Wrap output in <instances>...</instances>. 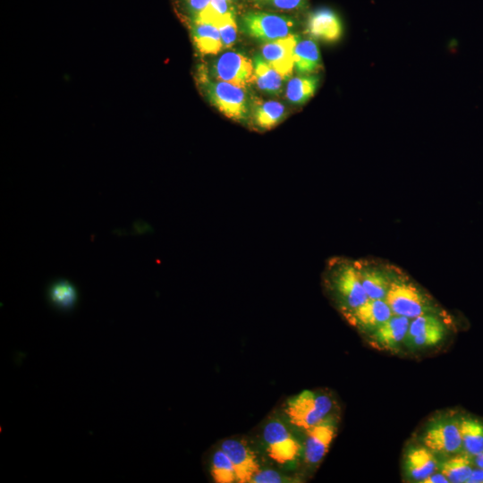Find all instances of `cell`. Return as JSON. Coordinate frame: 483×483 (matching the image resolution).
<instances>
[{
	"label": "cell",
	"instance_id": "1",
	"mask_svg": "<svg viewBox=\"0 0 483 483\" xmlns=\"http://www.w3.org/2000/svg\"><path fill=\"white\" fill-rule=\"evenodd\" d=\"M324 282L343 316L369 300L355 260L343 257L330 258L326 265Z\"/></svg>",
	"mask_w": 483,
	"mask_h": 483
},
{
	"label": "cell",
	"instance_id": "2",
	"mask_svg": "<svg viewBox=\"0 0 483 483\" xmlns=\"http://www.w3.org/2000/svg\"><path fill=\"white\" fill-rule=\"evenodd\" d=\"M333 408L328 394L307 390L288 400L284 412L291 425L305 431L328 418Z\"/></svg>",
	"mask_w": 483,
	"mask_h": 483
},
{
	"label": "cell",
	"instance_id": "3",
	"mask_svg": "<svg viewBox=\"0 0 483 483\" xmlns=\"http://www.w3.org/2000/svg\"><path fill=\"white\" fill-rule=\"evenodd\" d=\"M385 301L394 315L410 319L431 310L428 296L408 277L401 275L399 270L397 275L394 273Z\"/></svg>",
	"mask_w": 483,
	"mask_h": 483
},
{
	"label": "cell",
	"instance_id": "4",
	"mask_svg": "<svg viewBox=\"0 0 483 483\" xmlns=\"http://www.w3.org/2000/svg\"><path fill=\"white\" fill-rule=\"evenodd\" d=\"M262 439L267 455L280 465L295 462L302 451L289 426L278 419L269 420L264 426Z\"/></svg>",
	"mask_w": 483,
	"mask_h": 483
},
{
	"label": "cell",
	"instance_id": "5",
	"mask_svg": "<svg viewBox=\"0 0 483 483\" xmlns=\"http://www.w3.org/2000/svg\"><path fill=\"white\" fill-rule=\"evenodd\" d=\"M210 102L225 116L243 121L248 116V99L243 88L223 80H204Z\"/></svg>",
	"mask_w": 483,
	"mask_h": 483
},
{
	"label": "cell",
	"instance_id": "6",
	"mask_svg": "<svg viewBox=\"0 0 483 483\" xmlns=\"http://www.w3.org/2000/svg\"><path fill=\"white\" fill-rule=\"evenodd\" d=\"M242 26L249 36L267 43L291 35L294 22L277 14L249 13L242 19Z\"/></svg>",
	"mask_w": 483,
	"mask_h": 483
},
{
	"label": "cell",
	"instance_id": "7",
	"mask_svg": "<svg viewBox=\"0 0 483 483\" xmlns=\"http://www.w3.org/2000/svg\"><path fill=\"white\" fill-rule=\"evenodd\" d=\"M216 80L245 89L255 81L254 66L245 55L230 51L219 56L214 64Z\"/></svg>",
	"mask_w": 483,
	"mask_h": 483
},
{
	"label": "cell",
	"instance_id": "8",
	"mask_svg": "<svg viewBox=\"0 0 483 483\" xmlns=\"http://www.w3.org/2000/svg\"><path fill=\"white\" fill-rule=\"evenodd\" d=\"M446 326L442 319L432 313L419 315L410 321L406 339L412 347H432L443 341Z\"/></svg>",
	"mask_w": 483,
	"mask_h": 483
},
{
	"label": "cell",
	"instance_id": "9",
	"mask_svg": "<svg viewBox=\"0 0 483 483\" xmlns=\"http://www.w3.org/2000/svg\"><path fill=\"white\" fill-rule=\"evenodd\" d=\"M336 421L329 416L318 425L305 430L306 438L303 445V457L308 465H317L326 454L335 436Z\"/></svg>",
	"mask_w": 483,
	"mask_h": 483
},
{
	"label": "cell",
	"instance_id": "10",
	"mask_svg": "<svg viewBox=\"0 0 483 483\" xmlns=\"http://www.w3.org/2000/svg\"><path fill=\"white\" fill-rule=\"evenodd\" d=\"M220 448L229 456L235 470L238 483H250L261 469L255 452L242 439L224 440Z\"/></svg>",
	"mask_w": 483,
	"mask_h": 483
},
{
	"label": "cell",
	"instance_id": "11",
	"mask_svg": "<svg viewBox=\"0 0 483 483\" xmlns=\"http://www.w3.org/2000/svg\"><path fill=\"white\" fill-rule=\"evenodd\" d=\"M360 280L369 299L385 300L394 269L371 259L355 260Z\"/></svg>",
	"mask_w": 483,
	"mask_h": 483
},
{
	"label": "cell",
	"instance_id": "12",
	"mask_svg": "<svg viewBox=\"0 0 483 483\" xmlns=\"http://www.w3.org/2000/svg\"><path fill=\"white\" fill-rule=\"evenodd\" d=\"M422 442L434 453L454 454L462 449L459 420H442L433 424L424 434Z\"/></svg>",
	"mask_w": 483,
	"mask_h": 483
},
{
	"label": "cell",
	"instance_id": "13",
	"mask_svg": "<svg viewBox=\"0 0 483 483\" xmlns=\"http://www.w3.org/2000/svg\"><path fill=\"white\" fill-rule=\"evenodd\" d=\"M299 37L291 34L285 38L267 42L261 48V56L284 80H287L294 69L293 53Z\"/></svg>",
	"mask_w": 483,
	"mask_h": 483
},
{
	"label": "cell",
	"instance_id": "14",
	"mask_svg": "<svg viewBox=\"0 0 483 483\" xmlns=\"http://www.w3.org/2000/svg\"><path fill=\"white\" fill-rule=\"evenodd\" d=\"M393 315L385 300L369 299L343 317L350 325L357 329L371 332Z\"/></svg>",
	"mask_w": 483,
	"mask_h": 483
},
{
	"label": "cell",
	"instance_id": "15",
	"mask_svg": "<svg viewBox=\"0 0 483 483\" xmlns=\"http://www.w3.org/2000/svg\"><path fill=\"white\" fill-rule=\"evenodd\" d=\"M410 321L406 317L393 315L371 331L370 345L380 350L394 351L406 339Z\"/></svg>",
	"mask_w": 483,
	"mask_h": 483
},
{
	"label": "cell",
	"instance_id": "16",
	"mask_svg": "<svg viewBox=\"0 0 483 483\" xmlns=\"http://www.w3.org/2000/svg\"><path fill=\"white\" fill-rule=\"evenodd\" d=\"M307 33L312 38L334 42L343 34L342 21L334 11L328 8L318 9L309 15Z\"/></svg>",
	"mask_w": 483,
	"mask_h": 483
},
{
	"label": "cell",
	"instance_id": "17",
	"mask_svg": "<svg viewBox=\"0 0 483 483\" xmlns=\"http://www.w3.org/2000/svg\"><path fill=\"white\" fill-rule=\"evenodd\" d=\"M405 467L409 477L420 482L436 472L439 469V463L435 453L423 445V446L412 447L408 451Z\"/></svg>",
	"mask_w": 483,
	"mask_h": 483
},
{
	"label": "cell",
	"instance_id": "18",
	"mask_svg": "<svg viewBox=\"0 0 483 483\" xmlns=\"http://www.w3.org/2000/svg\"><path fill=\"white\" fill-rule=\"evenodd\" d=\"M47 297L55 309L62 312H69L76 307L79 293L72 282L64 278H58L49 284Z\"/></svg>",
	"mask_w": 483,
	"mask_h": 483
},
{
	"label": "cell",
	"instance_id": "19",
	"mask_svg": "<svg viewBox=\"0 0 483 483\" xmlns=\"http://www.w3.org/2000/svg\"><path fill=\"white\" fill-rule=\"evenodd\" d=\"M294 69L301 74H311L322 67L320 53L317 43L309 38L297 42L294 53Z\"/></svg>",
	"mask_w": 483,
	"mask_h": 483
},
{
	"label": "cell",
	"instance_id": "20",
	"mask_svg": "<svg viewBox=\"0 0 483 483\" xmlns=\"http://www.w3.org/2000/svg\"><path fill=\"white\" fill-rule=\"evenodd\" d=\"M473 460L466 452H459L439 464V471L451 483H466L473 470Z\"/></svg>",
	"mask_w": 483,
	"mask_h": 483
},
{
	"label": "cell",
	"instance_id": "21",
	"mask_svg": "<svg viewBox=\"0 0 483 483\" xmlns=\"http://www.w3.org/2000/svg\"><path fill=\"white\" fill-rule=\"evenodd\" d=\"M462 449L473 458L483 452V422L471 417L459 419Z\"/></svg>",
	"mask_w": 483,
	"mask_h": 483
},
{
	"label": "cell",
	"instance_id": "22",
	"mask_svg": "<svg viewBox=\"0 0 483 483\" xmlns=\"http://www.w3.org/2000/svg\"><path fill=\"white\" fill-rule=\"evenodd\" d=\"M193 38L199 50L203 54H217L223 48L220 33L216 25L196 20Z\"/></svg>",
	"mask_w": 483,
	"mask_h": 483
},
{
	"label": "cell",
	"instance_id": "23",
	"mask_svg": "<svg viewBox=\"0 0 483 483\" xmlns=\"http://www.w3.org/2000/svg\"><path fill=\"white\" fill-rule=\"evenodd\" d=\"M253 66L255 82L261 90L270 94H276L281 90L284 80L261 55L254 57Z\"/></svg>",
	"mask_w": 483,
	"mask_h": 483
},
{
	"label": "cell",
	"instance_id": "24",
	"mask_svg": "<svg viewBox=\"0 0 483 483\" xmlns=\"http://www.w3.org/2000/svg\"><path fill=\"white\" fill-rule=\"evenodd\" d=\"M318 78L314 75H303L291 79L286 87V97L296 105L305 104L316 92Z\"/></svg>",
	"mask_w": 483,
	"mask_h": 483
},
{
	"label": "cell",
	"instance_id": "25",
	"mask_svg": "<svg viewBox=\"0 0 483 483\" xmlns=\"http://www.w3.org/2000/svg\"><path fill=\"white\" fill-rule=\"evenodd\" d=\"M284 112V106L280 102L266 101L255 106L252 119L258 129L269 130L283 119Z\"/></svg>",
	"mask_w": 483,
	"mask_h": 483
},
{
	"label": "cell",
	"instance_id": "26",
	"mask_svg": "<svg viewBox=\"0 0 483 483\" xmlns=\"http://www.w3.org/2000/svg\"><path fill=\"white\" fill-rule=\"evenodd\" d=\"M209 472L216 483L237 482L233 462L221 448L216 449L210 457Z\"/></svg>",
	"mask_w": 483,
	"mask_h": 483
},
{
	"label": "cell",
	"instance_id": "27",
	"mask_svg": "<svg viewBox=\"0 0 483 483\" xmlns=\"http://www.w3.org/2000/svg\"><path fill=\"white\" fill-rule=\"evenodd\" d=\"M231 13H233L230 10L228 2L225 0H212L208 7L197 16L196 20L216 25Z\"/></svg>",
	"mask_w": 483,
	"mask_h": 483
},
{
	"label": "cell",
	"instance_id": "28",
	"mask_svg": "<svg viewBox=\"0 0 483 483\" xmlns=\"http://www.w3.org/2000/svg\"><path fill=\"white\" fill-rule=\"evenodd\" d=\"M223 48L230 47L236 40L237 26L233 14L231 13L216 24Z\"/></svg>",
	"mask_w": 483,
	"mask_h": 483
},
{
	"label": "cell",
	"instance_id": "29",
	"mask_svg": "<svg viewBox=\"0 0 483 483\" xmlns=\"http://www.w3.org/2000/svg\"><path fill=\"white\" fill-rule=\"evenodd\" d=\"M285 481L284 476L272 469H260L253 477L251 483H282Z\"/></svg>",
	"mask_w": 483,
	"mask_h": 483
},
{
	"label": "cell",
	"instance_id": "30",
	"mask_svg": "<svg viewBox=\"0 0 483 483\" xmlns=\"http://www.w3.org/2000/svg\"><path fill=\"white\" fill-rule=\"evenodd\" d=\"M270 4L280 10H301L308 6V0H267Z\"/></svg>",
	"mask_w": 483,
	"mask_h": 483
},
{
	"label": "cell",
	"instance_id": "31",
	"mask_svg": "<svg viewBox=\"0 0 483 483\" xmlns=\"http://www.w3.org/2000/svg\"><path fill=\"white\" fill-rule=\"evenodd\" d=\"M212 0H187L191 10L196 14H200Z\"/></svg>",
	"mask_w": 483,
	"mask_h": 483
},
{
	"label": "cell",
	"instance_id": "32",
	"mask_svg": "<svg viewBox=\"0 0 483 483\" xmlns=\"http://www.w3.org/2000/svg\"><path fill=\"white\" fill-rule=\"evenodd\" d=\"M421 483H448V479L439 471L434 472L422 479Z\"/></svg>",
	"mask_w": 483,
	"mask_h": 483
},
{
	"label": "cell",
	"instance_id": "33",
	"mask_svg": "<svg viewBox=\"0 0 483 483\" xmlns=\"http://www.w3.org/2000/svg\"><path fill=\"white\" fill-rule=\"evenodd\" d=\"M466 483H483V469L479 467L473 468Z\"/></svg>",
	"mask_w": 483,
	"mask_h": 483
},
{
	"label": "cell",
	"instance_id": "34",
	"mask_svg": "<svg viewBox=\"0 0 483 483\" xmlns=\"http://www.w3.org/2000/svg\"><path fill=\"white\" fill-rule=\"evenodd\" d=\"M474 464L483 469V452L474 457Z\"/></svg>",
	"mask_w": 483,
	"mask_h": 483
},
{
	"label": "cell",
	"instance_id": "35",
	"mask_svg": "<svg viewBox=\"0 0 483 483\" xmlns=\"http://www.w3.org/2000/svg\"><path fill=\"white\" fill-rule=\"evenodd\" d=\"M226 2H228L229 4L232 3L233 0H225Z\"/></svg>",
	"mask_w": 483,
	"mask_h": 483
},
{
	"label": "cell",
	"instance_id": "36",
	"mask_svg": "<svg viewBox=\"0 0 483 483\" xmlns=\"http://www.w3.org/2000/svg\"><path fill=\"white\" fill-rule=\"evenodd\" d=\"M257 1H258V0H257Z\"/></svg>",
	"mask_w": 483,
	"mask_h": 483
}]
</instances>
